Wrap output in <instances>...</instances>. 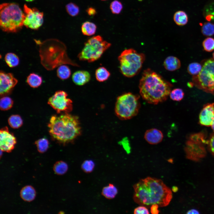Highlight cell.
<instances>
[{"label":"cell","mask_w":214,"mask_h":214,"mask_svg":"<svg viewBox=\"0 0 214 214\" xmlns=\"http://www.w3.org/2000/svg\"><path fill=\"white\" fill-rule=\"evenodd\" d=\"M71 72L69 67L66 65H60L57 70V75L60 79L65 80L70 76Z\"/></svg>","instance_id":"27"},{"label":"cell","mask_w":214,"mask_h":214,"mask_svg":"<svg viewBox=\"0 0 214 214\" xmlns=\"http://www.w3.org/2000/svg\"><path fill=\"white\" fill-rule=\"evenodd\" d=\"M193 76V85L205 92L214 94V60L206 61L199 74Z\"/></svg>","instance_id":"8"},{"label":"cell","mask_w":214,"mask_h":214,"mask_svg":"<svg viewBox=\"0 0 214 214\" xmlns=\"http://www.w3.org/2000/svg\"><path fill=\"white\" fill-rule=\"evenodd\" d=\"M68 166L65 162L62 160L56 162L54 164L53 169L55 173L58 175H62L67 171Z\"/></svg>","instance_id":"24"},{"label":"cell","mask_w":214,"mask_h":214,"mask_svg":"<svg viewBox=\"0 0 214 214\" xmlns=\"http://www.w3.org/2000/svg\"><path fill=\"white\" fill-rule=\"evenodd\" d=\"M214 119V103L206 105L201 111L199 122L202 125L211 126Z\"/></svg>","instance_id":"14"},{"label":"cell","mask_w":214,"mask_h":214,"mask_svg":"<svg viewBox=\"0 0 214 214\" xmlns=\"http://www.w3.org/2000/svg\"><path fill=\"white\" fill-rule=\"evenodd\" d=\"M201 32L204 36L209 37L214 34V24L210 22L205 23L201 28Z\"/></svg>","instance_id":"29"},{"label":"cell","mask_w":214,"mask_h":214,"mask_svg":"<svg viewBox=\"0 0 214 214\" xmlns=\"http://www.w3.org/2000/svg\"><path fill=\"white\" fill-rule=\"evenodd\" d=\"M211 126L212 129L214 131V119L213 120Z\"/></svg>","instance_id":"43"},{"label":"cell","mask_w":214,"mask_h":214,"mask_svg":"<svg viewBox=\"0 0 214 214\" xmlns=\"http://www.w3.org/2000/svg\"><path fill=\"white\" fill-rule=\"evenodd\" d=\"M187 213L188 214H198L199 213L196 210L192 209L188 211Z\"/></svg>","instance_id":"42"},{"label":"cell","mask_w":214,"mask_h":214,"mask_svg":"<svg viewBox=\"0 0 214 214\" xmlns=\"http://www.w3.org/2000/svg\"><path fill=\"white\" fill-rule=\"evenodd\" d=\"M208 143L202 133L191 135L186 142L185 149L187 158L197 160L204 157L206 153L204 145Z\"/></svg>","instance_id":"9"},{"label":"cell","mask_w":214,"mask_h":214,"mask_svg":"<svg viewBox=\"0 0 214 214\" xmlns=\"http://www.w3.org/2000/svg\"><path fill=\"white\" fill-rule=\"evenodd\" d=\"M134 201L140 205L150 208L154 204L159 207L167 206L172 194L171 189L160 179L151 177L141 179L133 186Z\"/></svg>","instance_id":"1"},{"label":"cell","mask_w":214,"mask_h":214,"mask_svg":"<svg viewBox=\"0 0 214 214\" xmlns=\"http://www.w3.org/2000/svg\"><path fill=\"white\" fill-rule=\"evenodd\" d=\"M202 68V66L200 63L197 62H193L188 65L187 71L190 74L195 76L199 74Z\"/></svg>","instance_id":"32"},{"label":"cell","mask_w":214,"mask_h":214,"mask_svg":"<svg viewBox=\"0 0 214 214\" xmlns=\"http://www.w3.org/2000/svg\"><path fill=\"white\" fill-rule=\"evenodd\" d=\"M25 17L23 25L33 30L38 29L43 23V13L36 8H30L26 4L24 5Z\"/></svg>","instance_id":"11"},{"label":"cell","mask_w":214,"mask_h":214,"mask_svg":"<svg viewBox=\"0 0 214 214\" xmlns=\"http://www.w3.org/2000/svg\"><path fill=\"white\" fill-rule=\"evenodd\" d=\"M24 13L19 5L14 3H5L0 6V26L7 32H16L23 25Z\"/></svg>","instance_id":"4"},{"label":"cell","mask_w":214,"mask_h":214,"mask_svg":"<svg viewBox=\"0 0 214 214\" xmlns=\"http://www.w3.org/2000/svg\"><path fill=\"white\" fill-rule=\"evenodd\" d=\"M123 6L122 3L117 0H114L110 4V8L112 13L119 14L122 11Z\"/></svg>","instance_id":"36"},{"label":"cell","mask_w":214,"mask_h":214,"mask_svg":"<svg viewBox=\"0 0 214 214\" xmlns=\"http://www.w3.org/2000/svg\"><path fill=\"white\" fill-rule=\"evenodd\" d=\"M5 60L7 64L10 67L17 66L19 63L18 56L12 53H7L5 56Z\"/></svg>","instance_id":"25"},{"label":"cell","mask_w":214,"mask_h":214,"mask_svg":"<svg viewBox=\"0 0 214 214\" xmlns=\"http://www.w3.org/2000/svg\"><path fill=\"white\" fill-rule=\"evenodd\" d=\"M139 96L131 92L125 93L117 98L115 110L118 117L128 120L136 116L140 108Z\"/></svg>","instance_id":"6"},{"label":"cell","mask_w":214,"mask_h":214,"mask_svg":"<svg viewBox=\"0 0 214 214\" xmlns=\"http://www.w3.org/2000/svg\"><path fill=\"white\" fill-rule=\"evenodd\" d=\"M144 138L149 144H156L160 143L163 140V135L160 130L152 128L147 130L145 132Z\"/></svg>","instance_id":"15"},{"label":"cell","mask_w":214,"mask_h":214,"mask_svg":"<svg viewBox=\"0 0 214 214\" xmlns=\"http://www.w3.org/2000/svg\"><path fill=\"white\" fill-rule=\"evenodd\" d=\"M111 45L100 36H93L86 42L78 57L81 61L94 62L99 59Z\"/></svg>","instance_id":"7"},{"label":"cell","mask_w":214,"mask_h":214,"mask_svg":"<svg viewBox=\"0 0 214 214\" xmlns=\"http://www.w3.org/2000/svg\"><path fill=\"white\" fill-rule=\"evenodd\" d=\"M159 207L158 205L157 204H154L152 205L150 208V212L152 214H158L159 211L158 210V208Z\"/></svg>","instance_id":"40"},{"label":"cell","mask_w":214,"mask_h":214,"mask_svg":"<svg viewBox=\"0 0 214 214\" xmlns=\"http://www.w3.org/2000/svg\"><path fill=\"white\" fill-rule=\"evenodd\" d=\"M97 28V26L94 23L87 21L82 24L81 26V31L84 35L91 36L95 34Z\"/></svg>","instance_id":"19"},{"label":"cell","mask_w":214,"mask_h":214,"mask_svg":"<svg viewBox=\"0 0 214 214\" xmlns=\"http://www.w3.org/2000/svg\"><path fill=\"white\" fill-rule=\"evenodd\" d=\"M202 46L205 51L211 52L214 50V39L208 37L205 39L202 42Z\"/></svg>","instance_id":"37"},{"label":"cell","mask_w":214,"mask_h":214,"mask_svg":"<svg viewBox=\"0 0 214 214\" xmlns=\"http://www.w3.org/2000/svg\"><path fill=\"white\" fill-rule=\"evenodd\" d=\"M65 8L67 12L71 16H75L78 15L79 12V7L74 3H69L66 5Z\"/></svg>","instance_id":"34"},{"label":"cell","mask_w":214,"mask_h":214,"mask_svg":"<svg viewBox=\"0 0 214 214\" xmlns=\"http://www.w3.org/2000/svg\"><path fill=\"white\" fill-rule=\"evenodd\" d=\"M203 15L207 21L214 23V2L210 3L205 7Z\"/></svg>","instance_id":"26"},{"label":"cell","mask_w":214,"mask_h":214,"mask_svg":"<svg viewBox=\"0 0 214 214\" xmlns=\"http://www.w3.org/2000/svg\"><path fill=\"white\" fill-rule=\"evenodd\" d=\"M26 82L31 87L37 88L42 84V79L39 75L33 73H30L27 77Z\"/></svg>","instance_id":"22"},{"label":"cell","mask_w":214,"mask_h":214,"mask_svg":"<svg viewBox=\"0 0 214 214\" xmlns=\"http://www.w3.org/2000/svg\"><path fill=\"white\" fill-rule=\"evenodd\" d=\"M91 75L87 71L80 70L74 72L72 75V79L74 84L78 86H82L89 82Z\"/></svg>","instance_id":"16"},{"label":"cell","mask_w":214,"mask_h":214,"mask_svg":"<svg viewBox=\"0 0 214 214\" xmlns=\"http://www.w3.org/2000/svg\"><path fill=\"white\" fill-rule=\"evenodd\" d=\"M145 59L144 54L133 49H125L118 57L120 71L126 77H133L140 71Z\"/></svg>","instance_id":"5"},{"label":"cell","mask_w":214,"mask_h":214,"mask_svg":"<svg viewBox=\"0 0 214 214\" xmlns=\"http://www.w3.org/2000/svg\"><path fill=\"white\" fill-rule=\"evenodd\" d=\"M17 80L10 73L1 71L0 73V94L3 96L9 93L18 83Z\"/></svg>","instance_id":"13"},{"label":"cell","mask_w":214,"mask_h":214,"mask_svg":"<svg viewBox=\"0 0 214 214\" xmlns=\"http://www.w3.org/2000/svg\"><path fill=\"white\" fill-rule=\"evenodd\" d=\"M181 65L180 60L177 57L173 56L167 57L163 62L164 68L170 71H173L178 69L180 67Z\"/></svg>","instance_id":"17"},{"label":"cell","mask_w":214,"mask_h":214,"mask_svg":"<svg viewBox=\"0 0 214 214\" xmlns=\"http://www.w3.org/2000/svg\"><path fill=\"white\" fill-rule=\"evenodd\" d=\"M36 196L35 190L31 185H28L24 186L20 191L21 197L25 201L30 202L33 201L35 199Z\"/></svg>","instance_id":"18"},{"label":"cell","mask_w":214,"mask_h":214,"mask_svg":"<svg viewBox=\"0 0 214 214\" xmlns=\"http://www.w3.org/2000/svg\"><path fill=\"white\" fill-rule=\"evenodd\" d=\"M48 127L52 137L63 144L73 141L81 133L78 117L68 113L52 116Z\"/></svg>","instance_id":"3"},{"label":"cell","mask_w":214,"mask_h":214,"mask_svg":"<svg viewBox=\"0 0 214 214\" xmlns=\"http://www.w3.org/2000/svg\"><path fill=\"white\" fill-rule=\"evenodd\" d=\"M25 0L26 1H27V2H31V1H33L34 0Z\"/></svg>","instance_id":"44"},{"label":"cell","mask_w":214,"mask_h":214,"mask_svg":"<svg viewBox=\"0 0 214 214\" xmlns=\"http://www.w3.org/2000/svg\"><path fill=\"white\" fill-rule=\"evenodd\" d=\"M86 12L88 14L89 16H94L96 13V10L92 7H89L88 8Z\"/></svg>","instance_id":"41"},{"label":"cell","mask_w":214,"mask_h":214,"mask_svg":"<svg viewBox=\"0 0 214 214\" xmlns=\"http://www.w3.org/2000/svg\"><path fill=\"white\" fill-rule=\"evenodd\" d=\"M8 122L10 126L14 129L20 128L23 123V120L21 117L16 114L11 116L8 119Z\"/></svg>","instance_id":"28"},{"label":"cell","mask_w":214,"mask_h":214,"mask_svg":"<svg viewBox=\"0 0 214 214\" xmlns=\"http://www.w3.org/2000/svg\"><path fill=\"white\" fill-rule=\"evenodd\" d=\"M134 213L135 214H149L150 213L147 207L144 206L140 205L134 209Z\"/></svg>","instance_id":"38"},{"label":"cell","mask_w":214,"mask_h":214,"mask_svg":"<svg viewBox=\"0 0 214 214\" xmlns=\"http://www.w3.org/2000/svg\"><path fill=\"white\" fill-rule=\"evenodd\" d=\"M13 104V101L9 97L4 96L2 97L0 100V109L3 111H6L11 108Z\"/></svg>","instance_id":"33"},{"label":"cell","mask_w":214,"mask_h":214,"mask_svg":"<svg viewBox=\"0 0 214 214\" xmlns=\"http://www.w3.org/2000/svg\"><path fill=\"white\" fill-rule=\"evenodd\" d=\"M172 86L161 76L149 68L143 71L139 84L141 97L147 103L154 105L166 101Z\"/></svg>","instance_id":"2"},{"label":"cell","mask_w":214,"mask_h":214,"mask_svg":"<svg viewBox=\"0 0 214 214\" xmlns=\"http://www.w3.org/2000/svg\"><path fill=\"white\" fill-rule=\"evenodd\" d=\"M110 75V73L105 67H100L96 70L95 78L97 81L100 82H103L106 81Z\"/></svg>","instance_id":"23"},{"label":"cell","mask_w":214,"mask_h":214,"mask_svg":"<svg viewBox=\"0 0 214 214\" xmlns=\"http://www.w3.org/2000/svg\"><path fill=\"white\" fill-rule=\"evenodd\" d=\"M184 93L183 90L180 88H175L171 90L169 96L172 100L179 101H181L183 98Z\"/></svg>","instance_id":"31"},{"label":"cell","mask_w":214,"mask_h":214,"mask_svg":"<svg viewBox=\"0 0 214 214\" xmlns=\"http://www.w3.org/2000/svg\"><path fill=\"white\" fill-rule=\"evenodd\" d=\"M35 143L38 151L40 153L45 152L48 148V141L45 138H42L38 139L35 142Z\"/></svg>","instance_id":"30"},{"label":"cell","mask_w":214,"mask_h":214,"mask_svg":"<svg viewBox=\"0 0 214 214\" xmlns=\"http://www.w3.org/2000/svg\"><path fill=\"white\" fill-rule=\"evenodd\" d=\"M95 167V163L92 160H86L84 161L81 165V168L86 173L91 172Z\"/></svg>","instance_id":"35"},{"label":"cell","mask_w":214,"mask_h":214,"mask_svg":"<svg viewBox=\"0 0 214 214\" xmlns=\"http://www.w3.org/2000/svg\"><path fill=\"white\" fill-rule=\"evenodd\" d=\"M213 59L214 60V52L213 53Z\"/></svg>","instance_id":"45"},{"label":"cell","mask_w":214,"mask_h":214,"mask_svg":"<svg viewBox=\"0 0 214 214\" xmlns=\"http://www.w3.org/2000/svg\"><path fill=\"white\" fill-rule=\"evenodd\" d=\"M68 95L64 91L59 90L50 97L48 104L58 113L62 112L68 113L73 109L72 101L68 98Z\"/></svg>","instance_id":"10"},{"label":"cell","mask_w":214,"mask_h":214,"mask_svg":"<svg viewBox=\"0 0 214 214\" xmlns=\"http://www.w3.org/2000/svg\"><path fill=\"white\" fill-rule=\"evenodd\" d=\"M208 143L210 150L214 154V134L210 137Z\"/></svg>","instance_id":"39"},{"label":"cell","mask_w":214,"mask_h":214,"mask_svg":"<svg viewBox=\"0 0 214 214\" xmlns=\"http://www.w3.org/2000/svg\"><path fill=\"white\" fill-rule=\"evenodd\" d=\"M173 19L177 25L181 26L186 25L188 21V18L186 13L185 12L181 10L175 12Z\"/></svg>","instance_id":"21"},{"label":"cell","mask_w":214,"mask_h":214,"mask_svg":"<svg viewBox=\"0 0 214 214\" xmlns=\"http://www.w3.org/2000/svg\"><path fill=\"white\" fill-rule=\"evenodd\" d=\"M102 0V1H106V0Z\"/></svg>","instance_id":"46"},{"label":"cell","mask_w":214,"mask_h":214,"mask_svg":"<svg viewBox=\"0 0 214 214\" xmlns=\"http://www.w3.org/2000/svg\"><path fill=\"white\" fill-rule=\"evenodd\" d=\"M117 193V188L111 183L104 187L102 192V195L108 199H111L115 198Z\"/></svg>","instance_id":"20"},{"label":"cell","mask_w":214,"mask_h":214,"mask_svg":"<svg viewBox=\"0 0 214 214\" xmlns=\"http://www.w3.org/2000/svg\"><path fill=\"white\" fill-rule=\"evenodd\" d=\"M16 143L15 137L9 132L7 127L0 130V148L3 152H10L14 149Z\"/></svg>","instance_id":"12"}]
</instances>
